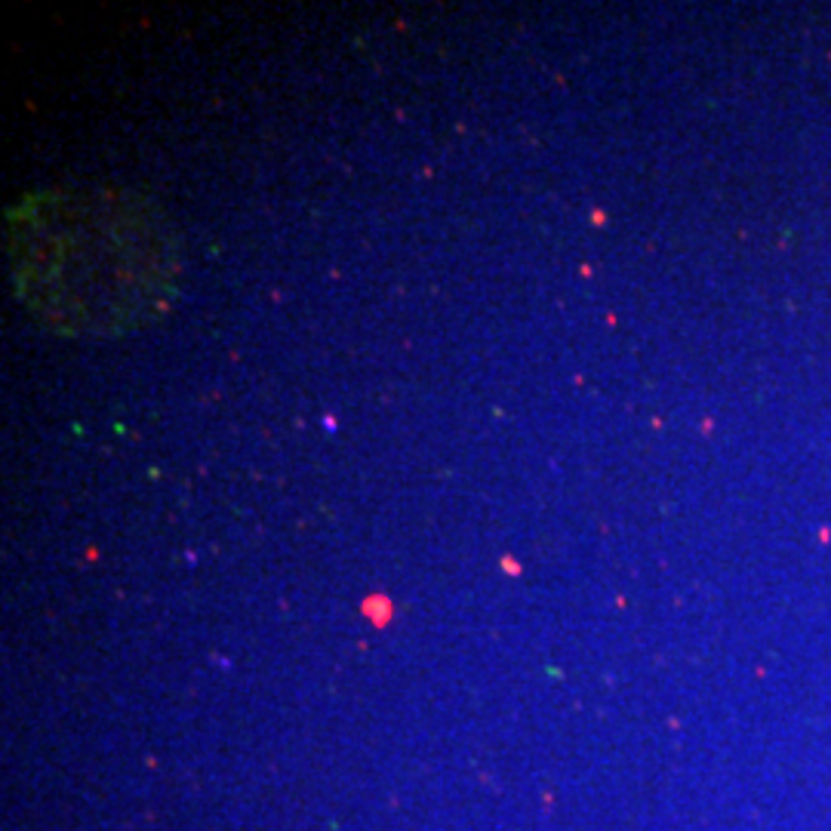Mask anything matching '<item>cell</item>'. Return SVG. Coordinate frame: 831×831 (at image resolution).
<instances>
[{"label": "cell", "mask_w": 831, "mask_h": 831, "mask_svg": "<svg viewBox=\"0 0 831 831\" xmlns=\"http://www.w3.org/2000/svg\"><path fill=\"white\" fill-rule=\"evenodd\" d=\"M15 296L68 339L142 330L179 296L182 243L164 207L111 185L34 192L7 212Z\"/></svg>", "instance_id": "1"}]
</instances>
